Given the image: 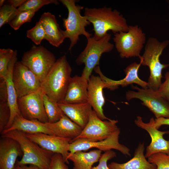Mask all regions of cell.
<instances>
[{
  "label": "cell",
  "instance_id": "1",
  "mask_svg": "<svg viewBox=\"0 0 169 169\" xmlns=\"http://www.w3.org/2000/svg\"><path fill=\"white\" fill-rule=\"evenodd\" d=\"M84 16L92 24L94 36L98 39L102 38L109 30L115 34L126 32L129 29V26L123 16L117 10L111 8H86Z\"/></svg>",
  "mask_w": 169,
  "mask_h": 169
},
{
  "label": "cell",
  "instance_id": "2",
  "mask_svg": "<svg viewBox=\"0 0 169 169\" xmlns=\"http://www.w3.org/2000/svg\"><path fill=\"white\" fill-rule=\"evenodd\" d=\"M71 72L66 55L60 57L41 83L43 92L57 103L61 102L71 78Z\"/></svg>",
  "mask_w": 169,
  "mask_h": 169
},
{
  "label": "cell",
  "instance_id": "3",
  "mask_svg": "<svg viewBox=\"0 0 169 169\" xmlns=\"http://www.w3.org/2000/svg\"><path fill=\"white\" fill-rule=\"evenodd\" d=\"M169 44L168 40L161 42L156 38L151 37L145 45L143 55L139 57L141 65L148 66L150 70L147 82L149 88L157 90L161 84L162 71L169 66V63H161L160 57Z\"/></svg>",
  "mask_w": 169,
  "mask_h": 169
},
{
  "label": "cell",
  "instance_id": "4",
  "mask_svg": "<svg viewBox=\"0 0 169 169\" xmlns=\"http://www.w3.org/2000/svg\"><path fill=\"white\" fill-rule=\"evenodd\" d=\"M1 137H8L17 141L23 152L21 160L17 165H35L42 169H48L54 153L46 150L29 140L25 133L14 130L1 134Z\"/></svg>",
  "mask_w": 169,
  "mask_h": 169
},
{
  "label": "cell",
  "instance_id": "5",
  "mask_svg": "<svg viewBox=\"0 0 169 169\" xmlns=\"http://www.w3.org/2000/svg\"><path fill=\"white\" fill-rule=\"evenodd\" d=\"M110 38L111 35L107 33L100 39H97L94 36L87 39L85 47L75 61L78 65L84 64L81 76L85 79L88 81L95 68L99 65L102 55L113 49L114 44L110 42Z\"/></svg>",
  "mask_w": 169,
  "mask_h": 169
},
{
  "label": "cell",
  "instance_id": "6",
  "mask_svg": "<svg viewBox=\"0 0 169 169\" xmlns=\"http://www.w3.org/2000/svg\"><path fill=\"white\" fill-rule=\"evenodd\" d=\"M67 9L68 16L63 19V26L65 29L64 33L66 38H69L70 44L69 50H71L79 40V36H84L87 39L92 34L87 32L85 28L90 23L84 16L81 14L83 7L76 5L77 0H59Z\"/></svg>",
  "mask_w": 169,
  "mask_h": 169
},
{
  "label": "cell",
  "instance_id": "7",
  "mask_svg": "<svg viewBox=\"0 0 169 169\" xmlns=\"http://www.w3.org/2000/svg\"><path fill=\"white\" fill-rule=\"evenodd\" d=\"M146 35L137 25L129 26L126 32L114 34L115 47L122 58L139 57L146 41Z\"/></svg>",
  "mask_w": 169,
  "mask_h": 169
},
{
  "label": "cell",
  "instance_id": "8",
  "mask_svg": "<svg viewBox=\"0 0 169 169\" xmlns=\"http://www.w3.org/2000/svg\"><path fill=\"white\" fill-rule=\"evenodd\" d=\"M57 60L54 54L43 46H32L23 54L21 62L41 82Z\"/></svg>",
  "mask_w": 169,
  "mask_h": 169
},
{
  "label": "cell",
  "instance_id": "9",
  "mask_svg": "<svg viewBox=\"0 0 169 169\" xmlns=\"http://www.w3.org/2000/svg\"><path fill=\"white\" fill-rule=\"evenodd\" d=\"M131 88L137 91L129 90L126 93L128 100L137 99L142 101L141 104L148 108L156 119L169 118V103L161 97L157 90L150 88H141L132 85Z\"/></svg>",
  "mask_w": 169,
  "mask_h": 169
},
{
  "label": "cell",
  "instance_id": "10",
  "mask_svg": "<svg viewBox=\"0 0 169 169\" xmlns=\"http://www.w3.org/2000/svg\"><path fill=\"white\" fill-rule=\"evenodd\" d=\"M117 120H102L92 110L90 112L88 121L80 134L70 142L78 139H82L91 142L105 140L109 137L118 128Z\"/></svg>",
  "mask_w": 169,
  "mask_h": 169
},
{
  "label": "cell",
  "instance_id": "11",
  "mask_svg": "<svg viewBox=\"0 0 169 169\" xmlns=\"http://www.w3.org/2000/svg\"><path fill=\"white\" fill-rule=\"evenodd\" d=\"M120 133V129L118 128L109 137L102 141L91 142L84 139H76L70 144L69 155L77 151L87 150L91 148H96L105 152L112 149H116L125 155L131 156L130 149L119 141Z\"/></svg>",
  "mask_w": 169,
  "mask_h": 169
},
{
  "label": "cell",
  "instance_id": "12",
  "mask_svg": "<svg viewBox=\"0 0 169 169\" xmlns=\"http://www.w3.org/2000/svg\"><path fill=\"white\" fill-rule=\"evenodd\" d=\"M13 79L18 98L41 90V81L21 61H17L15 64Z\"/></svg>",
  "mask_w": 169,
  "mask_h": 169
},
{
  "label": "cell",
  "instance_id": "13",
  "mask_svg": "<svg viewBox=\"0 0 169 169\" xmlns=\"http://www.w3.org/2000/svg\"><path fill=\"white\" fill-rule=\"evenodd\" d=\"M41 90L18 98V107L21 115L28 120H36L41 122H49L43 99Z\"/></svg>",
  "mask_w": 169,
  "mask_h": 169
},
{
  "label": "cell",
  "instance_id": "14",
  "mask_svg": "<svg viewBox=\"0 0 169 169\" xmlns=\"http://www.w3.org/2000/svg\"><path fill=\"white\" fill-rule=\"evenodd\" d=\"M155 119H150L149 121L145 123L140 116L137 117L135 123L139 127L146 131L149 134L151 141L146 149L145 156L148 158L151 155L156 153H163L169 154V140L165 139L163 136L169 134V131H161L156 129L155 126Z\"/></svg>",
  "mask_w": 169,
  "mask_h": 169
},
{
  "label": "cell",
  "instance_id": "15",
  "mask_svg": "<svg viewBox=\"0 0 169 169\" xmlns=\"http://www.w3.org/2000/svg\"><path fill=\"white\" fill-rule=\"evenodd\" d=\"M25 133L29 140L43 148L61 155L65 162L69 163L68 158L71 140L43 133Z\"/></svg>",
  "mask_w": 169,
  "mask_h": 169
},
{
  "label": "cell",
  "instance_id": "16",
  "mask_svg": "<svg viewBox=\"0 0 169 169\" xmlns=\"http://www.w3.org/2000/svg\"><path fill=\"white\" fill-rule=\"evenodd\" d=\"M141 64L134 62L128 66L124 70L125 77L123 79L115 80L109 79L105 76L101 72L100 66L98 65L94 69L95 72L98 74L99 76L105 84V88L110 90L117 89L119 86L126 87L133 83L141 86L142 88H148L147 82L141 79L138 75V71Z\"/></svg>",
  "mask_w": 169,
  "mask_h": 169
},
{
  "label": "cell",
  "instance_id": "17",
  "mask_svg": "<svg viewBox=\"0 0 169 169\" xmlns=\"http://www.w3.org/2000/svg\"><path fill=\"white\" fill-rule=\"evenodd\" d=\"M104 88H105V84L100 77L91 75L88 81V102L98 116L102 120L110 119L103 113V107L105 103Z\"/></svg>",
  "mask_w": 169,
  "mask_h": 169
},
{
  "label": "cell",
  "instance_id": "18",
  "mask_svg": "<svg viewBox=\"0 0 169 169\" xmlns=\"http://www.w3.org/2000/svg\"><path fill=\"white\" fill-rule=\"evenodd\" d=\"M17 61V51H14V54L9 64L8 72L4 79L6 86L8 101L10 110L9 121L4 130L9 128L12 125L15 118L21 115L18 107L17 94L13 79V70L14 65Z\"/></svg>",
  "mask_w": 169,
  "mask_h": 169
},
{
  "label": "cell",
  "instance_id": "19",
  "mask_svg": "<svg viewBox=\"0 0 169 169\" xmlns=\"http://www.w3.org/2000/svg\"><path fill=\"white\" fill-rule=\"evenodd\" d=\"M23 154L20 146L15 140L1 137L0 140V169H13L18 156Z\"/></svg>",
  "mask_w": 169,
  "mask_h": 169
},
{
  "label": "cell",
  "instance_id": "20",
  "mask_svg": "<svg viewBox=\"0 0 169 169\" xmlns=\"http://www.w3.org/2000/svg\"><path fill=\"white\" fill-rule=\"evenodd\" d=\"M88 81L81 76L76 75L71 77L64 98L60 103L78 104L88 102Z\"/></svg>",
  "mask_w": 169,
  "mask_h": 169
},
{
  "label": "cell",
  "instance_id": "21",
  "mask_svg": "<svg viewBox=\"0 0 169 169\" xmlns=\"http://www.w3.org/2000/svg\"><path fill=\"white\" fill-rule=\"evenodd\" d=\"M39 20L45 32V39L53 46L59 47L66 38L64 30L60 28L55 15L49 12H44Z\"/></svg>",
  "mask_w": 169,
  "mask_h": 169
},
{
  "label": "cell",
  "instance_id": "22",
  "mask_svg": "<svg viewBox=\"0 0 169 169\" xmlns=\"http://www.w3.org/2000/svg\"><path fill=\"white\" fill-rule=\"evenodd\" d=\"M64 115L83 129L87 125L92 106L88 102L78 104L58 103Z\"/></svg>",
  "mask_w": 169,
  "mask_h": 169
},
{
  "label": "cell",
  "instance_id": "23",
  "mask_svg": "<svg viewBox=\"0 0 169 169\" xmlns=\"http://www.w3.org/2000/svg\"><path fill=\"white\" fill-rule=\"evenodd\" d=\"M45 123L47 127L53 132L54 136L69 139L71 141L76 138L83 130L81 127L65 115L57 122Z\"/></svg>",
  "mask_w": 169,
  "mask_h": 169
},
{
  "label": "cell",
  "instance_id": "24",
  "mask_svg": "<svg viewBox=\"0 0 169 169\" xmlns=\"http://www.w3.org/2000/svg\"><path fill=\"white\" fill-rule=\"evenodd\" d=\"M144 143H140L135 151L134 156L127 162L119 163L112 162L108 165L109 169H156V166L147 160L144 154Z\"/></svg>",
  "mask_w": 169,
  "mask_h": 169
},
{
  "label": "cell",
  "instance_id": "25",
  "mask_svg": "<svg viewBox=\"0 0 169 169\" xmlns=\"http://www.w3.org/2000/svg\"><path fill=\"white\" fill-rule=\"evenodd\" d=\"M14 130L29 134L43 133L54 135L53 132L47 127L45 123L36 120H27L21 115L16 116L11 126L8 129L3 130L1 134Z\"/></svg>",
  "mask_w": 169,
  "mask_h": 169
},
{
  "label": "cell",
  "instance_id": "26",
  "mask_svg": "<svg viewBox=\"0 0 169 169\" xmlns=\"http://www.w3.org/2000/svg\"><path fill=\"white\" fill-rule=\"evenodd\" d=\"M101 152L98 149L88 152L77 151L69 155L68 159L73 162V169H91L93 164L99 161Z\"/></svg>",
  "mask_w": 169,
  "mask_h": 169
},
{
  "label": "cell",
  "instance_id": "27",
  "mask_svg": "<svg viewBox=\"0 0 169 169\" xmlns=\"http://www.w3.org/2000/svg\"><path fill=\"white\" fill-rule=\"evenodd\" d=\"M10 112L8 103L6 86L5 83L0 84V132L7 125L10 118Z\"/></svg>",
  "mask_w": 169,
  "mask_h": 169
},
{
  "label": "cell",
  "instance_id": "28",
  "mask_svg": "<svg viewBox=\"0 0 169 169\" xmlns=\"http://www.w3.org/2000/svg\"><path fill=\"white\" fill-rule=\"evenodd\" d=\"M43 99L45 110L49 123L59 120L64 115L58 103L43 93Z\"/></svg>",
  "mask_w": 169,
  "mask_h": 169
},
{
  "label": "cell",
  "instance_id": "29",
  "mask_svg": "<svg viewBox=\"0 0 169 169\" xmlns=\"http://www.w3.org/2000/svg\"><path fill=\"white\" fill-rule=\"evenodd\" d=\"M14 52V51L10 48L0 49V80H4L5 77L9 64Z\"/></svg>",
  "mask_w": 169,
  "mask_h": 169
},
{
  "label": "cell",
  "instance_id": "30",
  "mask_svg": "<svg viewBox=\"0 0 169 169\" xmlns=\"http://www.w3.org/2000/svg\"><path fill=\"white\" fill-rule=\"evenodd\" d=\"M53 4L57 5L59 4L56 0H28L18 8L19 12L32 10L37 12L44 5Z\"/></svg>",
  "mask_w": 169,
  "mask_h": 169
},
{
  "label": "cell",
  "instance_id": "31",
  "mask_svg": "<svg viewBox=\"0 0 169 169\" xmlns=\"http://www.w3.org/2000/svg\"><path fill=\"white\" fill-rule=\"evenodd\" d=\"M26 36L36 45L40 44L42 41L45 39V32L39 20L33 27L27 31Z\"/></svg>",
  "mask_w": 169,
  "mask_h": 169
},
{
  "label": "cell",
  "instance_id": "32",
  "mask_svg": "<svg viewBox=\"0 0 169 169\" xmlns=\"http://www.w3.org/2000/svg\"><path fill=\"white\" fill-rule=\"evenodd\" d=\"M17 8L10 4L4 5L0 9V28L8 23L19 13Z\"/></svg>",
  "mask_w": 169,
  "mask_h": 169
},
{
  "label": "cell",
  "instance_id": "33",
  "mask_svg": "<svg viewBox=\"0 0 169 169\" xmlns=\"http://www.w3.org/2000/svg\"><path fill=\"white\" fill-rule=\"evenodd\" d=\"M36 12L32 10L20 12L8 24L14 30H17L24 23L31 22Z\"/></svg>",
  "mask_w": 169,
  "mask_h": 169
},
{
  "label": "cell",
  "instance_id": "34",
  "mask_svg": "<svg viewBox=\"0 0 169 169\" xmlns=\"http://www.w3.org/2000/svg\"><path fill=\"white\" fill-rule=\"evenodd\" d=\"M148 158L150 163L156 166V169H169V154L158 153L151 155Z\"/></svg>",
  "mask_w": 169,
  "mask_h": 169
},
{
  "label": "cell",
  "instance_id": "35",
  "mask_svg": "<svg viewBox=\"0 0 169 169\" xmlns=\"http://www.w3.org/2000/svg\"><path fill=\"white\" fill-rule=\"evenodd\" d=\"M61 155L54 153L48 169H69Z\"/></svg>",
  "mask_w": 169,
  "mask_h": 169
},
{
  "label": "cell",
  "instance_id": "36",
  "mask_svg": "<svg viewBox=\"0 0 169 169\" xmlns=\"http://www.w3.org/2000/svg\"><path fill=\"white\" fill-rule=\"evenodd\" d=\"M116 156L115 153L111 150L105 151L102 154L99 159V164L96 166L92 167L91 169H109L107 161Z\"/></svg>",
  "mask_w": 169,
  "mask_h": 169
},
{
  "label": "cell",
  "instance_id": "37",
  "mask_svg": "<svg viewBox=\"0 0 169 169\" xmlns=\"http://www.w3.org/2000/svg\"><path fill=\"white\" fill-rule=\"evenodd\" d=\"M164 81L161 83L157 91L160 95L169 103V71L164 75Z\"/></svg>",
  "mask_w": 169,
  "mask_h": 169
},
{
  "label": "cell",
  "instance_id": "38",
  "mask_svg": "<svg viewBox=\"0 0 169 169\" xmlns=\"http://www.w3.org/2000/svg\"><path fill=\"white\" fill-rule=\"evenodd\" d=\"M169 125V118H160L156 119L155 121V126L158 129L162 125Z\"/></svg>",
  "mask_w": 169,
  "mask_h": 169
},
{
  "label": "cell",
  "instance_id": "39",
  "mask_svg": "<svg viewBox=\"0 0 169 169\" xmlns=\"http://www.w3.org/2000/svg\"><path fill=\"white\" fill-rule=\"evenodd\" d=\"M26 0H9L8 1L9 4L15 8H18L24 3Z\"/></svg>",
  "mask_w": 169,
  "mask_h": 169
},
{
  "label": "cell",
  "instance_id": "40",
  "mask_svg": "<svg viewBox=\"0 0 169 169\" xmlns=\"http://www.w3.org/2000/svg\"><path fill=\"white\" fill-rule=\"evenodd\" d=\"M13 169H42L35 165H30L29 166L26 165H17Z\"/></svg>",
  "mask_w": 169,
  "mask_h": 169
},
{
  "label": "cell",
  "instance_id": "41",
  "mask_svg": "<svg viewBox=\"0 0 169 169\" xmlns=\"http://www.w3.org/2000/svg\"><path fill=\"white\" fill-rule=\"evenodd\" d=\"M4 0H0V7H1L3 5L4 3L5 2Z\"/></svg>",
  "mask_w": 169,
  "mask_h": 169
},
{
  "label": "cell",
  "instance_id": "42",
  "mask_svg": "<svg viewBox=\"0 0 169 169\" xmlns=\"http://www.w3.org/2000/svg\"><path fill=\"white\" fill-rule=\"evenodd\" d=\"M167 1V3H168V4L169 5V0H167L166 1Z\"/></svg>",
  "mask_w": 169,
  "mask_h": 169
}]
</instances>
